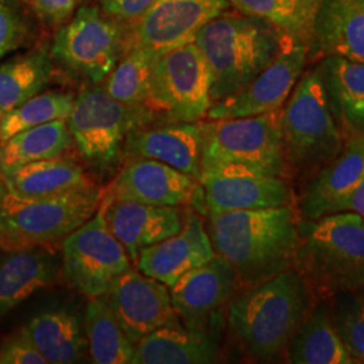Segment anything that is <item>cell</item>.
Listing matches in <instances>:
<instances>
[{
	"label": "cell",
	"mask_w": 364,
	"mask_h": 364,
	"mask_svg": "<svg viewBox=\"0 0 364 364\" xmlns=\"http://www.w3.org/2000/svg\"><path fill=\"white\" fill-rule=\"evenodd\" d=\"M216 255L203 219L185 213L181 231L139 252L136 269L173 287L183 274L207 263Z\"/></svg>",
	"instance_id": "obj_20"
},
{
	"label": "cell",
	"mask_w": 364,
	"mask_h": 364,
	"mask_svg": "<svg viewBox=\"0 0 364 364\" xmlns=\"http://www.w3.org/2000/svg\"><path fill=\"white\" fill-rule=\"evenodd\" d=\"M103 191L97 186L43 200H26L0 191V251L52 247L91 219Z\"/></svg>",
	"instance_id": "obj_6"
},
{
	"label": "cell",
	"mask_w": 364,
	"mask_h": 364,
	"mask_svg": "<svg viewBox=\"0 0 364 364\" xmlns=\"http://www.w3.org/2000/svg\"><path fill=\"white\" fill-rule=\"evenodd\" d=\"M0 364H48L23 328L0 340Z\"/></svg>",
	"instance_id": "obj_37"
},
{
	"label": "cell",
	"mask_w": 364,
	"mask_h": 364,
	"mask_svg": "<svg viewBox=\"0 0 364 364\" xmlns=\"http://www.w3.org/2000/svg\"><path fill=\"white\" fill-rule=\"evenodd\" d=\"M41 19L63 26L76 14L85 0H28Z\"/></svg>",
	"instance_id": "obj_38"
},
{
	"label": "cell",
	"mask_w": 364,
	"mask_h": 364,
	"mask_svg": "<svg viewBox=\"0 0 364 364\" xmlns=\"http://www.w3.org/2000/svg\"><path fill=\"white\" fill-rule=\"evenodd\" d=\"M66 122L78 154L97 174H108L123 161L129 132L153 119L142 107L120 103L105 88L93 87L75 97Z\"/></svg>",
	"instance_id": "obj_8"
},
{
	"label": "cell",
	"mask_w": 364,
	"mask_h": 364,
	"mask_svg": "<svg viewBox=\"0 0 364 364\" xmlns=\"http://www.w3.org/2000/svg\"><path fill=\"white\" fill-rule=\"evenodd\" d=\"M329 316L347 351L358 364H364V293L343 291L328 299Z\"/></svg>",
	"instance_id": "obj_35"
},
{
	"label": "cell",
	"mask_w": 364,
	"mask_h": 364,
	"mask_svg": "<svg viewBox=\"0 0 364 364\" xmlns=\"http://www.w3.org/2000/svg\"><path fill=\"white\" fill-rule=\"evenodd\" d=\"M105 296L134 344L158 328L180 320L171 304L170 287L134 267L120 275Z\"/></svg>",
	"instance_id": "obj_15"
},
{
	"label": "cell",
	"mask_w": 364,
	"mask_h": 364,
	"mask_svg": "<svg viewBox=\"0 0 364 364\" xmlns=\"http://www.w3.org/2000/svg\"><path fill=\"white\" fill-rule=\"evenodd\" d=\"M3 188H4V183H3V178L0 176V189H3Z\"/></svg>",
	"instance_id": "obj_41"
},
{
	"label": "cell",
	"mask_w": 364,
	"mask_h": 364,
	"mask_svg": "<svg viewBox=\"0 0 364 364\" xmlns=\"http://www.w3.org/2000/svg\"><path fill=\"white\" fill-rule=\"evenodd\" d=\"M228 6V0H154L135 22L124 46L138 45L165 53L193 42L196 34Z\"/></svg>",
	"instance_id": "obj_14"
},
{
	"label": "cell",
	"mask_w": 364,
	"mask_h": 364,
	"mask_svg": "<svg viewBox=\"0 0 364 364\" xmlns=\"http://www.w3.org/2000/svg\"><path fill=\"white\" fill-rule=\"evenodd\" d=\"M1 178L9 193L26 200L54 198L96 186L77 161L66 154L19 166Z\"/></svg>",
	"instance_id": "obj_23"
},
{
	"label": "cell",
	"mask_w": 364,
	"mask_h": 364,
	"mask_svg": "<svg viewBox=\"0 0 364 364\" xmlns=\"http://www.w3.org/2000/svg\"><path fill=\"white\" fill-rule=\"evenodd\" d=\"M84 331L92 363L131 364L135 344L119 324L105 294L88 301Z\"/></svg>",
	"instance_id": "obj_30"
},
{
	"label": "cell",
	"mask_w": 364,
	"mask_h": 364,
	"mask_svg": "<svg viewBox=\"0 0 364 364\" xmlns=\"http://www.w3.org/2000/svg\"><path fill=\"white\" fill-rule=\"evenodd\" d=\"M328 55L364 63V0H321L309 60Z\"/></svg>",
	"instance_id": "obj_22"
},
{
	"label": "cell",
	"mask_w": 364,
	"mask_h": 364,
	"mask_svg": "<svg viewBox=\"0 0 364 364\" xmlns=\"http://www.w3.org/2000/svg\"><path fill=\"white\" fill-rule=\"evenodd\" d=\"M146 158L169 165L200 181L201 178V131L197 123H150L129 132L123 161Z\"/></svg>",
	"instance_id": "obj_18"
},
{
	"label": "cell",
	"mask_w": 364,
	"mask_h": 364,
	"mask_svg": "<svg viewBox=\"0 0 364 364\" xmlns=\"http://www.w3.org/2000/svg\"><path fill=\"white\" fill-rule=\"evenodd\" d=\"M102 205L109 231L126 248L132 263L139 252L181 231L185 213L180 207H156L112 200L103 193Z\"/></svg>",
	"instance_id": "obj_19"
},
{
	"label": "cell",
	"mask_w": 364,
	"mask_h": 364,
	"mask_svg": "<svg viewBox=\"0 0 364 364\" xmlns=\"http://www.w3.org/2000/svg\"><path fill=\"white\" fill-rule=\"evenodd\" d=\"M281 115L282 108L257 117L201 120V171L235 166L287 178Z\"/></svg>",
	"instance_id": "obj_7"
},
{
	"label": "cell",
	"mask_w": 364,
	"mask_h": 364,
	"mask_svg": "<svg viewBox=\"0 0 364 364\" xmlns=\"http://www.w3.org/2000/svg\"><path fill=\"white\" fill-rule=\"evenodd\" d=\"M309 63V48L291 39L245 88L215 102L205 119L257 117L281 109Z\"/></svg>",
	"instance_id": "obj_13"
},
{
	"label": "cell",
	"mask_w": 364,
	"mask_h": 364,
	"mask_svg": "<svg viewBox=\"0 0 364 364\" xmlns=\"http://www.w3.org/2000/svg\"><path fill=\"white\" fill-rule=\"evenodd\" d=\"M338 212H353L360 215L364 219V176L351 192L341 197L331 207L328 215Z\"/></svg>",
	"instance_id": "obj_40"
},
{
	"label": "cell",
	"mask_w": 364,
	"mask_h": 364,
	"mask_svg": "<svg viewBox=\"0 0 364 364\" xmlns=\"http://www.w3.org/2000/svg\"><path fill=\"white\" fill-rule=\"evenodd\" d=\"M200 186V181L164 162L135 158L126 161L105 195L156 207H182L193 201Z\"/></svg>",
	"instance_id": "obj_16"
},
{
	"label": "cell",
	"mask_w": 364,
	"mask_h": 364,
	"mask_svg": "<svg viewBox=\"0 0 364 364\" xmlns=\"http://www.w3.org/2000/svg\"><path fill=\"white\" fill-rule=\"evenodd\" d=\"M364 176V135L347 139L328 166L302 185L297 192L296 208L301 219L328 215L331 207L351 192Z\"/></svg>",
	"instance_id": "obj_21"
},
{
	"label": "cell",
	"mask_w": 364,
	"mask_h": 364,
	"mask_svg": "<svg viewBox=\"0 0 364 364\" xmlns=\"http://www.w3.org/2000/svg\"><path fill=\"white\" fill-rule=\"evenodd\" d=\"M218 358L219 344L212 335L177 320L141 338L131 364H208Z\"/></svg>",
	"instance_id": "obj_24"
},
{
	"label": "cell",
	"mask_w": 364,
	"mask_h": 364,
	"mask_svg": "<svg viewBox=\"0 0 364 364\" xmlns=\"http://www.w3.org/2000/svg\"><path fill=\"white\" fill-rule=\"evenodd\" d=\"M60 269L61 262L52 247L6 251L0 260V320L36 291L52 285Z\"/></svg>",
	"instance_id": "obj_25"
},
{
	"label": "cell",
	"mask_w": 364,
	"mask_h": 364,
	"mask_svg": "<svg viewBox=\"0 0 364 364\" xmlns=\"http://www.w3.org/2000/svg\"><path fill=\"white\" fill-rule=\"evenodd\" d=\"M72 144L66 120L21 131L0 144V176L31 162L64 156Z\"/></svg>",
	"instance_id": "obj_31"
},
{
	"label": "cell",
	"mask_w": 364,
	"mask_h": 364,
	"mask_svg": "<svg viewBox=\"0 0 364 364\" xmlns=\"http://www.w3.org/2000/svg\"><path fill=\"white\" fill-rule=\"evenodd\" d=\"M23 329L46 363H84L90 358L82 323L70 308H48L33 317Z\"/></svg>",
	"instance_id": "obj_27"
},
{
	"label": "cell",
	"mask_w": 364,
	"mask_h": 364,
	"mask_svg": "<svg viewBox=\"0 0 364 364\" xmlns=\"http://www.w3.org/2000/svg\"><path fill=\"white\" fill-rule=\"evenodd\" d=\"M316 299L364 287V219L353 212L299 221L294 267Z\"/></svg>",
	"instance_id": "obj_4"
},
{
	"label": "cell",
	"mask_w": 364,
	"mask_h": 364,
	"mask_svg": "<svg viewBox=\"0 0 364 364\" xmlns=\"http://www.w3.org/2000/svg\"><path fill=\"white\" fill-rule=\"evenodd\" d=\"M360 290H362V291H363V293H364V287H362V289H360Z\"/></svg>",
	"instance_id": "obj_42"
},
{
	"label": "cell",
	"mask_w": 364,
	"mask_h": 364,
	"mask_svg": "<svg viewBox=\"0 0 364 364\" xmlns=\"http://www.w3.org/2000/svg\"><path fill=\"white\" fill-rule=\"evenodd\" d=\"M28 28L22 14L9 0H0V58L25 45Z\"/></svg>",
	"instance_id": "obj_36"
},
{
	"label": "cell",
	"mask_w": 364,
	"mask_h": 364,
	"mask_svg": "<svg viewBox=\"0 0 364 364\" xmlns=\"http://www.w3.org/2000/svg\"><path fill=\"white\" fill-rule=\"evenodd\" d=\"M210 105V72L195 42L158 54L144 107L153 122L197 123L207 117Z\"/></svg>",
	"instance_id": "obj_9"
},
{
	"label": "cell",
	"mask_w": 364,
	"mask_h": 364,
	"mask_svg": "<svg viewBox=\"0 0 364 364\" xmlns=\"http://www.w3.org/2000/svg\"><path fill=\"white\" fill-rule=\"evenodd\" d=\"M132 264L126 248L105 223L102 203L91 219L61 242V274L69 287L90 299L107 294Z\"/></svg>",
	"instance_id": "obj_11"
},
{
	"label": "cell",
	"mask_w": 364,
	"mask_h": 364,
	"mask_svg": "<svg viewBox=\"0 0 364 364\" xmlns=\"http://www.w3.org/2000/svg\"><path fill=\"white\" fill-rule=\"evenodd\" d=\"M54 72L50 50L36 48L0 64V117L43 91Z\"/></svg>",
	"instance_id": "obj_29"
},
{
	"label": "cell",
	"mask_w": 364,
	"mask_h": 364,
	"mask_svg": "<svg viewBox=\"0 0 364 364\" xmlns=\"http://www.w3.org/2000/svg\"><path fill=\"white\" fill-rule=\"evenodd\" d=\"M318 299L294 269L243 287L227 305L242 350L257 362H287V346Z\"/></svg>",
	"instance_id": "obj_2"
},
{
	"label": "cell",
	"mask_w": 364,
	"mask_h": 364,
	"mask_svg": "<svg viewBox=\"0 0 364 364\" xmlns=\"http://www.w3.org/2000/svg\"><path fill=\"white\" fill-rule=\"evenodd\" d=\"M228 3L239 13L267 21L294 41L311 46L321 0H228Z\"/></svg>",
	"instance_id": "obj_33"
},
{
	"label": "cell",
	"mask_w": 364,
	"mask_h": 364,
	"mask_svg": "<svg viewBox=\"0 0 364 364\" xmlns=\"http://www.w3.org/2000/svg\"><path fill=\"white\" fill-rule=\"evenodd\" d=\"M317 68L344 139L364 135V63L328 55Z\"/></svg>",
	"instance_id": "obj_26"
},
{
	"label": "cell",
	"mask_w": 364,
	"mask_h": 364,
	"mask_svg": "<svg viewBox=\"0 0 364 364\" xmlns=\"http://www.w3.org/2000/svg\"><path fill=\"white\" fill-rule=\"evenodd\" d=\"M287 363L358 364L332 324L328 299L314 304L293 335L287 346Z\"/></svg>",
	"instance_id": "obj_28"
},
{
	"label": "cell",
	"mask_w": 364,
	"mask_h": 364,
	"mask_svg": "<svg viewBox=\"0 0 364 364\" xmlns=\"http://www.w3.org/2000/svg\"><path fill=\"white\" fill-rule=\"evenodd\" d=\"M208 213L296 207L297 195L285 177L258 170L220 166L201 171Z\"/></svg>",
	"instance_id": "obj_12"
},
{
	"label": "cell",
	"mask_w": 364,
	"mask_h": 364,
	"mask_svg": "<svg viewBox=\"0 0 364 364\" xmlns=\"http://www.w3.org/2000/svg\"><path fill=\"white\" fill-rule=\"evenodd\" d=\"M22 1H28V0H22Z\"/></svg>",
	"instance_id": "obj_43"
},
{
	"label": "cell",
	"mask_w": 364,
	"mask_h": 364,
	"mask_svg": "<svg viewBox=\"0 0 364 364\" xmlns=\"http://www.w3.org/2000/svg\"><path fill=\"white\" fill-rule=\"evenodd\" d=\"M158 54L161 53L138 45L124 46L117 65L105 80V92L120 103L144 108L150 96Z\"/></svg>",
	"instance_id": "obj_32"
},
{
	"label": "cell",
	"mask_w": 364,
	"mask_h": 364,
	"mask_svg": "<svg viewBox=\"0 0 364 364\" xmlns=\"http://www.w3.org/2000/svg\"><path fill=\"white\" fill-rule=\"evenodd\" d=\"M72 92L46 91L30 97L0 117V144L13 135L54 120H66L75 103Z\"/></svg>",
	"instance_id": "obj_34"
},
{
	"label": "cell",
	"mask_w": 364,
	"mask_h": 364,
	"mask_svg": "<svg viewBox=\"0 0 364 364\" xmlns=\"http://www.w3.org/2000/svg\"><path fill=\"white\" fill-rule=\"evenodd\" d=\"M120 23L95 6H81L53 39V61L92 85L103 82L123 54Z\"/></svg>",
	"instance_id": "obj_10"
},
{
	"label": "cell",
	"mask_w": 364,
	"mask_h": 364,
	"mask_svg": "<svg viewBox=\"0 0 364 364\" xmlns=\"http://www.w3.org/2000/svg\"><path fill=\"white\" fill-rule=\"evenodd\" d=\"M243 289L234 267L220 255L183 274L170 287L173 308L188 324L200 328Z\"/></svg>",
	"instance_id": "obj_17"
},
{
	"label": "cell",
	"mask_w": 364,
	"mask_h": 364,
	"mask_svg": "<svg viewBox=\"0 0 364 364\" xmlns=\"http://www.w3.org/2000/svg\"><path fill=\"white\" fill-rule=\"evenodd\" d=\"M154 0H100L105 15L117 22H136Z\"/></svg>",
	"instance_id": "obj_39"
},
{
	"label": "cell",
	"mask_w": 364,
	"mask_h": 364,
	"mask_svg": "<svg viewBox=\"0 0 364 364\" xmlns=\"http://www.w3.org/2000/svg\"><path fill=\"white\" fill-rule=\"evenodd\" d=\"M291 37L246 14H220L196 34L210 72L212 103L245 88L273 63Z\"/></svg>",
	"instance_id": "obj_3"
},
{
	"label": "cell",
	"mask_w": 364,
	"mask_h": 364,
	"mask_svg": "<svg viewBox=\"0 0 364 364\" xmlns=\"http://www.w3.org/2000/svg\"><path fill=\"white\" fill-rule=\"evenodd\" d=\"M299 221L296 207L230 210L208 213L207 231L215 252L248 287L294 267Z\"/></svg>",
	"instance_id": "obj_1"
},
{
	"label": "cell",
	"mask_w": 364,
	"mask_h": 364,
	"mask_svg": "<svg viewBox=\"0 0 364 364\" xmlns=\"http://www.w3.org/2000/svg\"><path fill=\"white\" fill-rule=\"evenodd\" d=\"M287 180L296 195L341 153L346 139L332 115L317 65L305 70L281 115Z\"/></svg>",
	"instance_id": "obj_5"
}]
</instances>
